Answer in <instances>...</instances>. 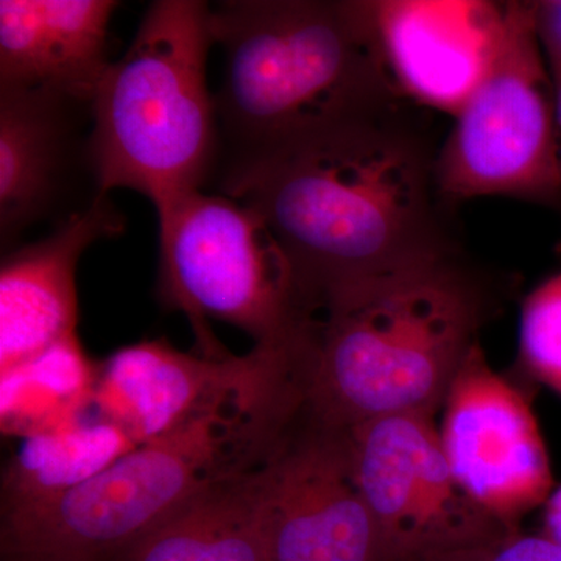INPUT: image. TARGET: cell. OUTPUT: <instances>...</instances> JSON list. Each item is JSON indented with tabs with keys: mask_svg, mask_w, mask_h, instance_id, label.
I'll return each mask as SVG.
<instances>
[{
	"mask_svg": "<svg viewBox=\"0 0 561 561\" xmlns=\"http://www.w3.org/2000/svg\"><path fill=\"white\" fill-rule=\"evenodd\" d=\"M435 158L391 110L228 162L220 190L260 214L317 319L354 284L457 251Z\"/></svg>",
	"mask_w": 561,
	"mask_h": 561,
	"instance_id": "obj_1",
	"label": "cell"
},
{
	"mask_svg": "<svg viewBox=\"0 0 561 561\" xmlns=\"http://www.w3.org/2000/svg\"><path fill=\"white\" fill-rule=\"evenodd\" d=\"M489 309V291L457 251L354 284L317 319L305 408L346 430L382 416H435L481 343Z\"/></svg>",
	"mask_w": 561,
	"mask_h": 561,
	"instance_id": "obj_2",
	"label": "cell"
},
{
	"mask_svg": "<svg viewBox=\"0 0 561 561\" xmlns=\"http://www.w3.org/2000/svg\"><path fill=\"white\" fill-rule=\"evenodd\" d=\"M213 33L225 57L216 110L228 162L397 110L402 99L371 0H228L213 7Z\"/></svg>",
	"mask_w": 561,
	"mask_h": 561,
	"instance_id": "obj_3",
	"label": "cell"
},
{
	"mask_svg": "<svg viewBox=\"0 0 561 561\" xmlns=\"http://www.w3.org/2000/svg\"><path fill=\"white\" fill-rule=\"evenodd\" d=\"M213 7L158 0L111 62L91 105L90 164L98 194L131 190L154 209L202 191L217 160L208 90Z\"/></svg>",
	"mask_w": 561,
	"mask_h": 561,
	"instance_id": "obj_4",
	"label": "cell"
},
{
	"mask_svg": "<svg viewBox=\"0 0 561 561\" xmlns=\"http://www.w3.org/2000/svg\"><path fill=\"white\" fill-rule=\"evenodd\" d=\"M295 415V409L275 405L225 409L136 446L61 496L2 512L3 553L106 561L209 482L260 465Z\"/></svg>",
	"mask_w": 561,
	"mask_h": 561,
	"instance_id": "obj_5",
	"label": "cell"
},
{
	"mask_svg": "<svg viewBox=\"0 0 561 561\" xmlns=\"http://www.w3.org/2000/svg\"><path fill=\"white\" fill-rule=\"evenodd\" d=\"M158 295L190 320L202 356H231L209 320L247 332L257 346L301 341L313 321L289 262L256 210L227 195L191 192L157 209Z\"/></svg>",
	"mask_w": 561,
	"mask_h": 561,
	"instance_id": "obj_6",
	"label": "cell"
},
{
	"mask_svg": "<svg viewBox=\"0 0 561 561\" xmlns=\"http://www.w3.org/2000/svg\"><path fill=\"white\" fill-rule=\"evenodd\" d=\"M546 62L534 2H505L496 55L435 158L446 202L560 197V133Z\"/></svg>",
	"mask_w": 561,
	"mask_h": 561,
	"instance_id": "obj_7",
	"label": "cell"
},
{
	"mask_svg": "<svg viewBox=\"0 0 561 561\" xmlns=\"http://www.w3.org/2000/svg\"><path fill=\"white\" fill-rule=\"evenodd\" d=\"M308 357L309 335L224 359L183 353L165 341L133 343L99 364L94 408L139 446L225 409L300 408Z\"/></svg>",
	"mask_w": 561,
	"mask_h": 561,
	"instance_id": "obj_8",
	"label": "cell"
},
{
	"mask_svg": "<svg viewBox=\"0 0 561 561\" xmlns=\"http://www.w3.org/2000/svg\"><path fill=\"white\" fill-rule=\"evenodd\" d=\"M351 457L390 561H438L515 534L465 493L434 416L390 415L348 427Z\"/></svg>",
	"mask_w": 561,
	"mask_h": 561,
	"instance_id": "obj_9",
	"label": "cell"
},
{
	"mask_svg": "<svg viewBox=\"0 0 561 561\" xmlns=\"http://www.w3.org/2000/svg\"><path fill=\"white\" fill-rule=\"evenodd\" d=\"M268 561H390L346 427L302 405L261 463Z\"/></svg>",
	"mask_w": 561,
	"mask_h": 561,
	"instance_id": "obj_10",
	"label": "cell"
},
{
	"mask_svg": "<svg viewBox=\"0 0 561 561\" xmlns=\"http://www.w3.org/2000/svg\"><path fill=\"white\" fill-rule=\"evenodd\" d=\"M438 435L454 478L511 531L551 496L548 448L529 391L494 371L481 343L453 379Z\"/></svg>",
	"mask_w": 561,
	"mask_h": 561,
	"instance_id": "obj_11",
	"label": "cell"
},
{
	"mask_svg": "<svg viewBox=\"0 0 561 561\" xmlns=\"http://www.w3.org/2000/svg\"><path fill=\"white\" fill-rule=\"evenodd\" d=\"M371 14L402 98L454 117L496 55L505 2L371 0Z\"/></svg>",
	"mask_w": 561,
	"mask_h": 561,
	"instance_id": "obj_12",
	"label": "cell"
},
{
	"mask_svg": "<svg viewBox=\"0 0 561 561\" xmlns=\"http://www.w3.org/2000/svg\"><path fill=\"white\" fill-rule=\"evenodd\" d=\"M125 217L99 194L43 241L14 249L0 268V373L76 334V272L92 243L124 231Z\"/></svg>",
	"mask_w": 561,
	"mask_h": 561,
	"instance_id": "obj_13",
	"label": "cell"
},
{
	"mask_svg": "<svg viewBox=\"0 0 561 561\" xmlns=\"http://www.w3.org/2000/svg\"><path fill=\"white\" fill-rule=\"evenodd\" d=\"M92 103L44 90L0 87V241L3 249L57 214L77 165L90 169L80 119Z\"/></svg>",
	"mask_w": 561,
	"mask_h": 561,
	"instance_id": "obj_14",
	"label": "cell"
},
{
	"mask_svg": "<svg viewBox=\"0 0 561 561\" xmlns=\"http://www.w3.org/2000/svg\"><path fill=\"white\" fill-rule=\"evenodd\" d=\"M111 0H2L0 87L92 103L108 70Z\"/></svg>",
	"mask_w": 561,
	"mask_h": 561,
	"instance_id": "obj_15",
	"label": "cell"
},
{
	"mask_svg": "<svg viewBox=\"0 0 561 561\" xmlns=\"http://www.w3.org/2000/svg\"><path fill=\"white\" fill-rule=\"evenodd\" d=\"M261 463L209 482L106 561H268Z\"/></svg>",
	"mask_w": 561,
	"mask_h": 561,
	"instance_id": "obj_16",
	"label": "cell"
},
{
	"mask_svg": "<svg viewBox=\"0 0 561 561\" xmlns=\"http://www.w3.org/2000/svg\"><path fill=\"white\" fill-rule=\"evenodd\" d=\"M136 446L119 426L102 416L22 438L3 470L2 512L61 496Z\"/></svg>",
	"mask_w": 561,
	"mask_h": 561,
	"instance_id": "obj_17",
	"label": "cell"
},
{
	"mask_svg": "<svg viewBox=\"0 0 561 561\" xmlns=\"http://www.w3.org/2000/svg\"><path fill=\"white\" fill-rule=\"evenodd\" d=\"M98 373L77 332L0 373L3 435L27 438L79 423L94 405Z\"/></svg>",
	"mask_w": 561,
	"mask_h": 561,
	"instance_id": "obj_18",
	"label": "cell"
},
{
	"mask_svg": "<svg viewBox=\"0 0 561 561\" xmlns=\"http://www.w3.org/2000/svg\"><path fill=\"white\" fill-rule=\"evenodd\" d=\"M518 371L561 398V271L524 298L519 319Z\"/></svg>",
	"mask_w": 561,
	"mask_h": 561,
	"instance_id": "obj_19",
	"label": "cell"
},
{
	"mask_svg": "<svg viewBox=\"0 0 561 561\" xmlns=\"http://www.w3.org/2000/svg\"><path fill=\"white\" fill-rule=\"evenodd\" d=\"M438 561H561V546L545 535H524L519 530L485 548Z\"/></svg>",
	"mask_w": 561,
	"mask_h": 561,
	"instance_id": "obj_20",
	"label": "cell"
},
{
	"mask_svg": "<svg viewBox=\"0 0 561 561\" xmlns=\"http://www.w3.org/2000/svg\"><path fill=\"white\" fill-rule=\"evenodd\" d=\"M535 25L551 73L561 72V0L534 2Z\"/></svg>",
	"mask_w": 561,
	"mask_h": 561,
	"instance_id": "obj_21",
	"label": "cell"
},
{
	"mask_svg": "<svg viewBox=\"0 0 561 561\" xmlns=\"http://www.w3.org/2000/svg\"><path fill=\"white\" fill-rule=\"evenodd\" d=\"M541 535L561 546V486L542 505Z\"/></svg>",
	"mask_w": 561,
	"mask_h": 561,
	"instance_id": "obj_22",
	"label": "cell"
},
{
	"mask_svg": "<svg viewBox=\"0 0 561 561\" xmlns=\"http://www.w3.org/2000/svg\"><path fill=\"white\" fill-rule=\"evenodd\" d=\"M553 84V103H556V121L561 133V72L551 73Z\"/></svg>",
	"mask_w": 561,
	"mask_h": 561,
	"instance_id": "obj_23",
	"label": "cell"
},
{
	"mask_svg": "<svg viewBox=\"0 0 561 561\" xmlns=\"http://www.w3.org/2000/svg\"><path fill=\"white\" fill-rule=\"evenodd\" d=\"M13 561H54V560H44V559H11Z\"/></svg>",
	"mask_w": 561,
	"mask_h": 561,
	"instance_id": "obj_24",
	"label": "cell"
}]
</instances>
